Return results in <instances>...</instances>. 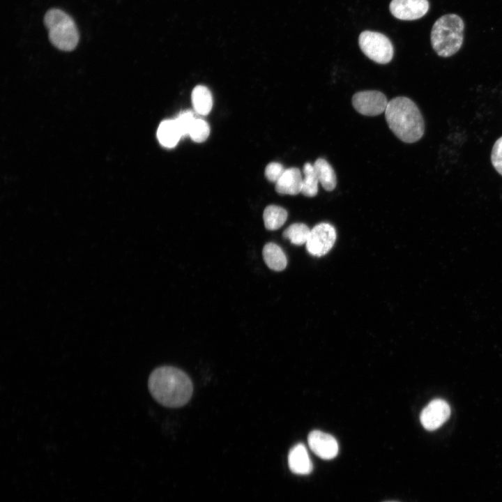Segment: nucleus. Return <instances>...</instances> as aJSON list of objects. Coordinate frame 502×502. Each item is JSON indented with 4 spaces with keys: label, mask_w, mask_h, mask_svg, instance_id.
Here are the masks:
<instances>
[{
    "label": "nucleus",
    "mask_w": 502,
    "mask_h": 502,
    "mask_svg": "<svg viewBox=\"0 0 502 502\" xmlns=\"http://www.w3.org/2000/svg\"><path fill=\"white\" fill-rule=\"evenodd\" d=\"M351 101L358 112L370 116L385 112L388 103L386 96L379 91L357 92L353 96Z\"/></svg>",
    "instance_id": "0eeeda50"
},
{
    "label": "nucleus",
    "mask_w": 502,
    "mask_h": 502,
    "mask_svg": "<svg viewBox=\"0 0 502 502\" xmlns=\"http://www.w3.org/2000/svg\"><path fill=\"white\" fill-rule=\"evenodd\" d=\"M50 42L58 49L71 51L79 41V33L73 20L59 9L49 10L44 17Z\"/></svg>",
    "instance_id": "20e7f679"
},
{
    "label": "nucleus",
    "mask_w": 502,
    "mask_h": 502,
    "mask_svg": "<svg viewBox=\"0 0 502 502\" xmlns=\"http://www.w3.org/2000/svg\"><path fill=\"white\" fill-rule=\"evenodd\" d=\"M195 119L193 114L189 111L182 112L175 119L182 136L189 135Z\"/></svg>",
    "instance_id": "412c9836"
},
{
    "label": "nucleus",
    "mask_w": 502,
    "mask_h": 502,
    "mask_svg": "<svg viewBox=\"0 0 502 502\" xmlns=\"http://www.w3.org/2000/svg\"><path fill=\"white\" fill-rule=\"evenodd\" d=\"M464 23L456 14H446L434 24L431 31V44L435 52L441 57H449L457 53L464 40Z\"/></svg>",
    "instance_id": "7ed1b4c3"
},
{
    "label": "nucleus",
    "mask_w": 502,
    "mask_h": 502,
    "mask_svg": "<svg viewBox=\"0 0 502 502\" xmlns=\"http://www.w3.org/2000/svg\"><path fill=\"white\" fill-rule=\"evenodd\" d=\"M450 408L443 400L431 401L421 411L420 420L427 430H434L441 427L449 418Z\"/></svg>",
    "instance_id": "6e6552de"
},
{
    "label": "nucleus",
    "mask_w": 502,
    "mask_h": 502,
    "mask_svg": "<svg viewBox=\"0 0 502 502\" xmlns=\"http://www.w3.org/2000/svg\"><path fill=\"white\" fill-rule=\"evenodd\" d=\"M148 386L152 397L169 408L184 406L193 393L190 377L181 370L172 366L155 369L149 376Z\"/></svg>",
    "instance_id": "f257e3e1"
},
{
    "label": "nucleus",
    "mask_w": 502,
    "mask_h": 502,
    "mask_svg": "<svg viewBox=\"0 0 502 502\" xmlns=\"http://www.w3.org/2000/svg\"><path fill=\"white\" fill-rule=\"evenodd\" d=\"M358 44L363 54L373 61L386 64L393 56V46L385 35L371 31H363L358 37Z\"/></svg>",
    "instance_id": "39448f33"
},
{
    "label": "nucleus",
    "mask_w": 502,
    "mask_h": 502,
    "mask_svg": "<svg viewBox=\"0 0 502 502\" xmlns=\"http://www.w3.org/2000/svg\"><path fill=\"white\" fill-rule=\"evenodd\" d=\"M192 102L198 114H208L213 106L212 95L209 89L204 86H197L192 92Z\"/></svg>",
    "instance_id": "dca6fc26"
},
{
    "label": "nucleus",
    "mask_w": 502,
    "mask_h": 502,
    "mask_svg": "<svg viewBox=\"0 0 502 502\" xmlns=\"http://www.w3.org/2000/svg\"><path fill=\"white\" fill-rule=\"evenodd\" d=\"M491 162L498 173L502 175V137L496 139L492 147Z\"/></svg>",
    "instance_id": "4be33fe9"
},
{
    "label": "nucleus",
    "mask_w": 502,
    "mask_h": 502,
    "mask_svg": "<svg viewBox=\"0 0 502 502\" xmlns=\"http://www.w3.org/2000/svg\"><path fill=\"white\" fill-rule=\"evenodd\" d=\"M303 174L301 193L306 197H314L318 192L319 181L313 165L306 162L303 166Z\"/></svg>",
    "instance_id": "a211bd4d"
},
{
    "label": "nucleus",
    "mask_w": 502,
    "mask_h": 502,
    "mask_svg": "<svg viewBox=\"0 0 502 502\" xmlns=\"http://www.w3.org/2000/svg\"><path fill=\"white\" fill-rule=\"evenodd\" d=\"M336 240V231L333 225L322 222L310 231L306 249L313 256L321 257L328 253Z\"/></svg>",
    "instance_id": "423d86ee"
},
{
    "label": "nucleus",
    "mask_w": 502,
    "mask_h": 502,
    "mask_svg": "<svg viewBox=\"0 0 502 502\" xmlns=\"http://www.w3.org/2000/svg\"><path fill=\"white\" fill-rule=\"evenodd\" d=\"M310 231L303 223H294L284 231L283 237L289 239L294 245H301L307 243Z\"/></svg>",
    "instance_id": "6ab92c4d"
},
{
    "label": "nucleus",
    "mask_w": 502,
    "mask_h": 502,
    "mask_svg": "<svg viewBox=\"0 0 502 502\" xmlns=\"http://www.w3.org/2000/svg\"><path fill=\"white\" fill-rule=\"evenodd\" d=\"M210 128L206 121L196 119L189 133L191 139L196 142H203L208 137Z\"/></svg>",
    "instance_id": "aec40b11"
},
{
    "label": "nucleus",
    "mask_w": 502,
    "mask_h": 502,
    "mask_svg": "<svg viewBox=\"0 0 502 502\" xmlns=\"http://www.w3.org/2000/svg\"><path fill=\"white\" fill-rule=\"evenodd\" d=\"M385 502H397V501H385Z\"/></svg>",
    "instance_id": "b1692460"
},
{
    "label": "nucleus",
    "mask_w": 502,
    "mask_h": 502,
    "mask_svg": "<svg viewBox=\"0 0 502 502\" xmlns=\"http://www.w3.org/2000/svg\"><path fill=\"white\" fill-rule=\"evenodd\" d=\"M303 178L298 168L285 169L275 183V190L279 194L296 195L301 192Z\"/></svg>",
    "instance_id": "9b49d317"
},
{
    "label": "nucleus",
    "mask_w": 502,
    "mask_h": 502,
    "mask_svg": "<svg viewBox=\"0 0 502 502\" xmlns=\"http://www.w3.org/2000/svg\"><path fill=\"white\" fill-rule=\"evenodd\" d=\"M285 169L278 162L269 163L265 169V176L266 178L271 182H277L284 173Z\"/></svg>",
    "instance_id": "5701e85b"
},
{
    "label": "nucleus",
    "mask_w": 502,
    "mask_h": 502,
    "mask_svg": "<svg viewBox=\"0 0 502 502\" xmlns=\"http://www.w3.org/2000/svg\"><path fill=\"white\" fill-rule=\"evenodd\" d=\"M427 0H392L390 11L396 18L402 20H415L423 17L428 11Z\"/></svg>",
    "instance_id": "1a4fd4ad"
},
{
    "label": "nucleus",
    "mask_w": 502,
    "mask_h": 502,
    "mask_svg": "<svg viewBox=\"0 0 502 502\" xmlns=\"http://www.w3.org/2000/svg\"><path fill=\"white\" fill-rule=\"evenodd\" d=\"M288 463L290 470L296 474L307 475L313 469L312 462L303 443H298L290 450Z\"/></svg>",
    "instance_id": "f8f14e48"
},
{
    "label": "nucleus",
    "mask_w": 502,
    "mask_h": 502,
    "mask_svg": "<svg viewBox=\"0 0 502 502\" xmlns=\"http://www.w3.org/2000/svg\"><path fill=\"white\" fill-rule=\"evenodd\" d=\"M318 179L326 191H332L337 184L335 171L331 165L324 158H318L313 165Z\"/></svg>",
    "instance_id": "2eb2a0df"
},
{
    "label": "nucleus",
    "mask_w": 502,
    "mask_h": 502,
    "mask_svg": "<svg viewBox=\"0 0 502 502\" xmlns=\"http://www.w3.org/2000/svg\"><path fill=\"white\" fill-rule=\"evenodd\" d=\"M308 445L312 451L324 459H330L338 453L336 439L327 433L319 430L312 431L307 437Z\"/></svg>",
    "instance_id": "9d476101"
},
{
    "label": "nucleus",
    "mask_w": 502,
    "mask_h": 502,
    "mask_svg": "<svg viewBox=\"0 0 502 502\" xmlns=\"http://www.w3.org/2000/svg\"><path fill=\"white\" fill-rule=\"evenodd\" d=\"M182 135L174 120H165L160 123L157 130V137L161 145L172 148L178 142Z\"/></svg>",
    "instance_id": "ddd939ff"
},
{
    "label": "nucleus",
    "mask_w": 502,
    "mask_h": 502,
    "mask_svg": "<svg viewBox=\"0 0 502 502\" xmlns=\"http://www.w3.org/2000/svg\"><path fill=\"white\" fill-rule=\"evenodd\" d=\"M385 117L390 130L404 142H416L424 134L423 116L416 103L409 98L399 96L388 101Z\"/></svg>",
    "instance_id": "f03ea898"
},
{
    "label": "nucleus",
    "mask_w": 502,
    "mask_h": 502,
    "mask_svg": "<svg viewBox=\"0 0 502 502\" xmlns=\"http://www.w3.org/2000/svg\"><path fill=\"white\" fill-rule=\"evenodd\" d=\"M263 258L266 265L275 271L284 270L287 264V259L282 248L275 243L266 244L262 251Z\"/></svg>",
    "instance_id": "4468645a"
},
{
    "label": "nucleus",
    "mask_w": 502,
    "mask_h": 502,
    "mask_svg": "<svg viewBox=\"0 0 502 502\" xmlns=\"http://www.w3.org/2000/svg\"><path fill=\"white\" fill-rule=\"evenodd\" d=\"M287 218V211L278 206H268L264 211L263 219L265 227L268 230L280 228Z\"/></svg>",
    "instance_id": "f3484780"
}]
</instances>
